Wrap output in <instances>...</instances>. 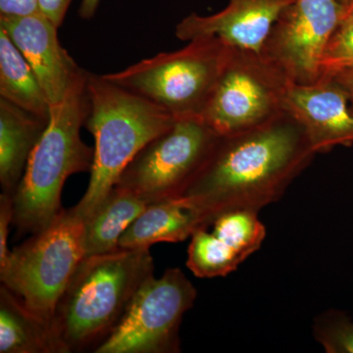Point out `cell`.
Returning a JSON list of instances; mask_svg holds the SVG:
<instances>
[{
    "mask_svg": "<svg viewBox=\"0 0 353 353\" xmlns=\"http://www.w3.org/2000/svg\"><path fill=\"white\" fill-rule=\"evenodd\" d=\"M352 1V0H338L339 3L341 4V6L343 7L347 6L350 2Z\"/></svg>",
    "mask_w": 353,
    "mask_h": 353,
    "instance_id": "f1b7e54d",
    "label": "cell"
},
{
    "mask_svg": "<svg viewBox=\"0 0 353 353\" xmlns=\"http://www.w3.org/2000/svg\"><path fill=\"white\" fill-rule=\"evenodd\" d=\"M199 229H208L196 209L181 197L148 204L119 241L120 248H150L158 243H180Z\"/></svg>",
    "mask_w": 353,
    "mask_h": 353,
    "instance_id": "9a60e30c",
    "label": "cell"
},
{
    "mask_svg": "<svg viewBox=\"0 0 353 353\" xmlns=\"http://www.w3.org/2000/svg\"><path fill=\"white\" fill-rule=\"evenodd\" d=\"M212 233L246 260L261 248L266 228L253 210H233L216 218Z\"/></svg>",
    "mask_w": 353,
    "mask_h": 353,
    "instance_id": "ffe728a7",
    "label": "cell"
},
{
    "mask_svg": "<svg viewBox=\"0 0 353 353\" xmlns=\"http://www.w3.org/2000/svg\"><path fill=\"white\" fill-rule=\"evenodd\" d=\"M85 127L94 139L87 192L73 208L88 219L112 190L139 150L167 131L176 118L103 75L88 72Z\"/></svg>",
    "mask_w": 353,
    "mask_h": 353,
    "instance_id": "277c9868",
    "label": "cell"
},
{
    "mask_svg": "<svg viewBox=\"0 0 353 353\" xmlns=\"http://www.w3.org/2000/svg\"><path fill=\"white\" fill-rule=\"evenodd\" d=\"M296 0H229L220 12L209 16L192 13L176 26V37L190 41L214 36L234 48L261 53L272 29Z\"/></svg>",
    "mask_w": 353,
    "mask_h": 353,
    "instance_id": "4fadbf2b",
    "label": "cell"
},
{
    "mask_svg": "<svg viewBox=\"0 0 353 353\" xmlns=\"http://www.w3.org/2000/svg\"><path fill=\"white\" fill-rule=\"evenodd\" d=\"M0 97L41 117L50 118V103L38 77L7 32L0 27Z\"/></svg>",
    "mask_w": 353,
    "mask_h": 353,
    "instance_id": "ac0fdd59",
    "label": "cell"
},
{
    "mask_svg": "<svg viewBox=\"0 0 353 353\" xmlns=\"http://www.w3.org/2000/svg\"><path fill=\"white\" fill-rule=\"evenodd\" d=\"M313 334L327 353H353V320L343 311L321 313L313 323Z\"/></svg>",
    "mask_w": 353,
    "mask_h": 353,
    "instance_id": "44dd1931",
    "label": "cell"
},
{
    "mask_svg": "<svg viewBox=\"0 0 353 353\" xmlns=\"http://www.w3.org/2000/svg\"><path fill=\"white\" fill-rule=\"evenodd\" d=\"M196 294L180 268L167 269L160 278L152 276L141 285L120 321L94 352H180L179 330Z\"/></svg>",
    "mask_w": 353,
    "mask_h": 353,
    "instance_id": "9c48e42d",
    "label": "cell"
},
{
    "mask_svg": "<svg viewBox=\"0 0 353 353\" xmlns=\"http://www.w3.org/2000/svg\"><path fill=\"white\" fill-rule=\"evenodd\" d=\"M315 155L303 127L285 111L261 126L220 136L180 197L206 228L229 211L259 212L282 199Z\"/></svg>",
    "mask_w": 353,
    "mask_h": 353,
    "instance_id": "6da1fadb",
    "label": "cell"
},
{
    "mask_svg": "<svg viewBox=\"0 0 353 353\" xmlns=\"http://www.w3.org/2000/svg\"><path fill=\"white\" fill-rule=\"evenodd\" d=\"M14 222V201L12 194H0V270L6 266L10 252L7 245L9 226Z\"/></svg>",
    "mask_w": 353,
    "mask_h": 353,
    "instance_id": "603a6c76",
    "label": "cell"
},
{
    "mask_svg": "<svg viewBox=\"0 0 353 353\" xmlns=\"http://www.w3.org/2000/svg\"><path fill=\"white\" fill-rule=\"evenodd\" d=\"M154 276L150 248H119L85 256L58 301L52 329L62 353L101 343L134 294Z\"/></svg>",
    "mask_w": 353,
    "mask_h": 353,
    "instance_id": "7a4b0ae2",
    "label": "cell"
},
{
    "mask_svg": "<svg viewBox=\"0 0 353 353\" xmlns=\"http://www.w3.org/2000/svg\"><path fill=\"white\" fill-rule=\"evenodd\" d=\"M324 76L331 77L334 82L341 85V88L347 94L348 99H350V103L353 106V66L339 70V71Z\"/></svg>",
    "mask_w": 353,
    "mask_h": 353,
    "instance_id": "484cf974",
    "label": "cell"
},
{
    "mask_svg": "<svg viewBox=\"0 0 353 353\" xmlns=\"http://www.w3.org/2000/svg\"><path fill=\"white\" fill-rule=\"evenodd\" d=\"M353 66V23L340 26L323 57L321 76Z\"/></svg>",
    "mask_w": 353,
    "mask_h": 353,
    "instance_id": "7402d4cb",
    "label": "cell"
},
{
    "mask_svg": "<svg viewBox=\"0 0 353 353\" xmlns=\"http://www.w3.org/2000/svg\"><path fill=\"white\" fill-rule=\"evenodd\" d=\"M48 120L0 97V183L4 194H15Z\"/></svg>",
    "mask_w": 353,
    "mask_h": 353,
    "instance_id": "5bb4252c",
    "label": "cell"
},
{
    "mask_svg": "<svg viewBox=\"0 0 353 353\" xmlns=\"http://www.w3.org/2000/svg\"><path fill=\"white\" fill-rule=\"evenodd\" d=\"M230 50L218 37H199L182 50L159 53L103 77L175 118L201 117Z\"/></svg>",
    "mask_w": 353,
    "mask_h": 353,
    "instance_id": "5b68a950",
    "label": "cell"
},
{
    "mask_svg": "<svg viewBox=\"0 0 353 353\" xmlns=\"http://www.w3.org/2000/svg\"><path fill=\"white\" fill-rule=\"evenodd\" d=\"M284 110L303 127L316 154L353 145V106L331 77L311 85L290 83Z\"/></svg>",
    "mask_w": 353,
    "mask_h": 353,
    "instance_id": "8fae6325",
    "label": "cell"
},
{
    "mask_svg": "<svg viewBox=\"0 0 353 353\" xmlns=\"http://www.w3.org/2000/svg\"><path fill=\"white\" fill-rule=\"evenodd\" d=\"M101 0H81L79 14L82 19L90 20L94 18Z\"/></svg>",
    "mask_w": 353,
    "mask_h": 353,
    "instance_id": "4316f807",
    "label": "cell"
},
{
    "mask_svg": "<svg viewBox=\"0 0 353 353\" xmlns=\"http://www.w3.org/2000/svg\"><path fill=\"white\" fill-rule=\"evenodd\" d=\"M0 27L31 65L50 105L61 101L83 68L60 43L59 28L41 12L24 17L0 16Z\"/></svg>",
    "mask_w": 353,
    "mask_h": 353,
    "instance_id": "7c38bea8",
    "label": "cell"
},
{
    "mask_svg": "<svg viewBox=\"0 0 353 353\" xmlns=\"http://www.w3.org/2000/svg\"><path fill=\"white\" fill-rule=\"evenodd\" d=\"M88 75L83 69L63 99L50 105L48 127L13 196V224L20 236L48 226L63 209L61 194L67 179L92 169L94 148L81 138L88 115Z\"/></svg>",
    "mask_w": 353,
    "mask_h": 353,
    "instance_id": "3957f363",
    "label": "cell"
},
{
    "mask_svg": "<svg viewBox=\"0 0 353 353\" xmlns=\"http://www.w3.org/2000/svg\"><path fill=\"white\" fill-rule=\"evenodd\" d=\"M219 138L201 117L176 118L167 131L139 150L115 187L129 190L148 204L180 197Z\"/></svg>",
    "mask_w": 353,
    "mask_h": 353,
    "instance_id": "ba28073f",
    "label": "cell"
},
{
    "mask_svg": "<svg viewBox=\"0 0 353 353\" xmlns=\"http://www.w3.org/2000/svg\"><path fill=\"white\" fill-rule=\"evenodd\" d=\"M245 259L208 229H199L190 236L187 266L196 277H226Z\"/></svg>",
    "mask_w": 353,
    "mask_h": 353,
    "instance_id": "d6986e66",
    "label": "cell"
},
{
    "mask_svg": "<svg viewBox=\"0 0 353 353\" xmlns=\"http://www.w3.org/2000/svg\"><path fill=\"white\" fill-rule=\"evenodd\" d=\"M341 10L338 0H296L274 25L261 54L290 83L317 82L327 46L340 26Z\"/></svg>",
    "mask_w": 353,
    "mask_h": 353,
    "instance_id": "30bf717a",
    "label": "cell"
},
{
    "mask_svg": "<svg viewBox=\"0 0 353 353\" xmlns=\"http://www.w3.org/2000/svg\"><path fill=\"white\" fill-rule=\"evenodd\" d=\"M39 12V0H0V16L24 17Z\"/></svg>",
    "mask_w": 353,
    "mask_h": 353,
    "instance_id": "cb8c5ba5",
    "label": "cell"
},
{
    "mask_svg": "<svg viewBox=\"0 0 353 353\" xmlns=\"http://www.w3.org/2000/svg\"><path fill=\"white\" fill-rule=\"evenodd\" d=\"M290 83L261 53L231 46L201 118L219 136L261 126L285 112Z\"/></svg>",
    "mask_w": 353,
    "mask_h": 353,
    "instance_id": "52a82bcc",
    "label": "cell"
},
{
    "mask_svg": "<svg viewBox=\"0 0 353 353\" xmlns=\"http://www.w3.org/2000/svg\"><path fill=\"white\" fill-rule=\"evenodd\" d=\"M0 352L62 353L52 325L4 285L0 288Z\"/></svg>",
    "mask_w": 353,
    "mask_h": 353,
    "instance_id": "2e32d148",
    "label": "cell"
},
{
    "mask_svg": "<svg viewBox=\"0 0 353 353\" xmlns=\"http://www.w3.org/2000/svg\"><path fill=\"white\" fill-rule=\"evenodd\" d=\"M148 206V202L129 190L114 187L85 220V256L119 250L121 236Z\"/></svg>",
    "mask_w": 353,
    "mask_h": 353,
    "instance_id": "e0dca14e",
    "label": "cell"
},
{
    "mask_svg": "<svg viewBox=\"0 0 353 353\" xmlns=\"http://www.w3.org/2000/svg\"><path fill=\"white\" fill-rule=\"evenodd\" d=\"M350 23H353V0L347 6L343 7L340 18V26L350 24Z\"/></svg>",
    "mask_w": 353,
    "mask_h": 353,
    "instance_id": "83f0119b",
    "label": "cell"
},
{
    "mask_svg": "<svg viewBox=\"0 0 353 353\" xmlns=\"http://www.w3.org/2000/svg\"><path fill=\"white\" fill-rule=\"evenodd\" d=\"M39 1L41 12L60 28L73 0H39Z\"/></svg>",
    "mask_w": 353,
    "mask_h": 353,
    "instance_id": "d4e9b609",
    "label": "cell"
},
{
    "mask_svg": "<svg viewBox=\"0 0 353 353\" xmlns=\"http://www.w3.org/2000/svg\"><path fill=\"white\" fill-rule=\"evenodd\" d=\"M85 221L62 209L39 233L14 248L0 270L2 285L52 325L60 297L85 257Z\"/></svg>",
    "mask_w": 353,
    "mask_h": 353,
    "instance_id": "8992f818",
    "label": "cell"
}]
</instances>
